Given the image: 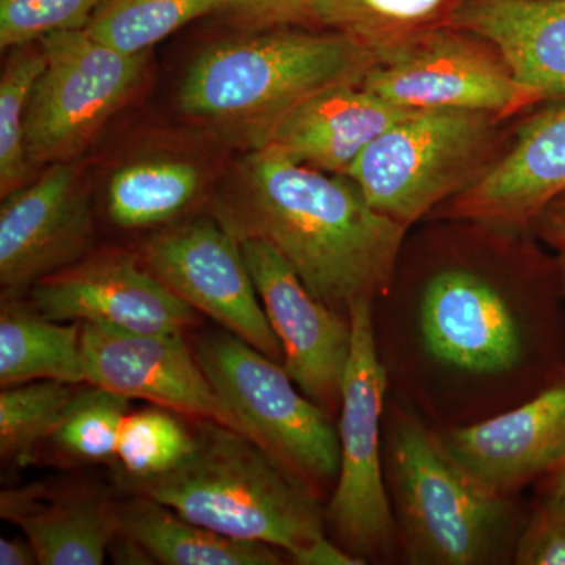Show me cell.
<instances>
[{
    "label": "cell",
    "mask_w": 565,
    "mask_h": 565,
    "mask_svg": "<svg viewBox=\"0 0 565 565\" xmlns=\"http://www.w3.org/2000/svg\"><path fill=\"white\" fill-rule=\"evenodd\" d=\"M371 319L388 396L434 430L503 414L565 374L559 270L523 230L419 223Z\"/></svg>",
    "instance_id": "6da1fadb"
},
{
    "label": "cell",
    "mask_w": 565,
    "mask_h": 565,
    "mask_svg": "<svg viewBox=\"0 0 565 565\" xmlns=\"http://www.w3.org/2000/svg\"><path fill=\"white\" fill-rule=\"evenodd\" d=\"M215 218L237 239L269 244L327 307L351 316L392 285L411 230L375 211L348 174L248 150L218 193Z\"/></svg>",
    "instance_id": "7a4b0ae2"
},
{
    "label": "cell",
    "mask_w": 565,
    "mask_h": 565,
    "mask_svg": "<svg viewBox=\"0 0 565 565\" xmlns=\"http://www.w3.org/2000/svg\"><path fill=\"white\" fill-rule=\"evenodd\" d=\"M382 457L399 564H514L531 501L476 484L411 408L386 397Z\"/></svg>",
    "instance_id": "3957f363"
},
{
    "label": "cell",
    "mask_w": 565,
    "mask_h": 565,
    "mask_svg": "<svg viewBox=\"0 0 565 565\" xmlns=\"http://www.w3.org/2000/svg\"><path fill=\"white\" fill-rule=\"evenodd\" d=\"M374 54L343 33L288 25L215 41L185 71L180 109L247 150L316 93L362 84Z\"/></svg>",
    "instance_id": "277c9868"
},
{
    "label": "cell",
    "mask_w": 565,
    "mask_h": 565,
    "mask_svg": "<svg viewBox=\"0 0 565 565\" xmlns=\"http://www.w3.org/2000/svg\"><path fill=\"white\" fill-rule=\"evenodd\" d=\"M132 493L215 533L292 556L326 537L321 498L248 435L200 419L195 448L174 470L125 479Z\"/></svg>",
    "instance_id": "5b68a950"
},
{
    "label": "cell",
    "mask_w": 565,
    "mask_h": 565,
    "mask_svg": "<svg viewBox=\"0 0 565 565\" xmlns=\"http://www.w3.org/2000/svg\"><path fill=\"white\" fill-rule=\"evenodd\" d=\"M519 118L459 109L418 111L377 137L348 177L375 211L415 228L497 166L514 140Z\"/></svg>",
    "instance_id": "8992f818"
},
{
    "label": "cell",
    "mask_w": 565,
    "mask_h": 565,
    "mask_svg": "<svg viewBox=\"0 0 565 565\" xmlns=\"http://www.w3.org/2000/svg\"><path fill=\"white\" fill-rule=\"evenodd\" d=\"M195 355L245 434L321 500L332 494L341 462L338 423L297 392L282 364L228 330L203 337Z\"/></svg>",
    "instance_id": "52a82bcc"
},
{
    "label": "cell",
    "mask_w": 565,
    "mask_h": 565,
    "mask_svg": "<svg viewBox=\"0 0 565 565\" xmlns=\"http://www.w3.org/2000/svg\"><path fill=\"white\" fill-rule=\"evenodd\" d=\"M373 302L351 307L352 351L338 415L341 462L326 509V530L363 564H399L396 526L384 478L382 418L388 382L375 349Z\"/></svg>",
    "instance_id": "ba28073f"
},
{
    "label": "cell",
    "mask_w": 565,
    "mask_h": 565,
    "mask_svg": "<svg viewBox=\"0 0 565 565\" xmlns=\"http://www.w3.org/2000/svg\"><path fill=\"white\" fill-rule=\"evenodd\" d=\"M44 68L25 111V151L33 169L73 162L139 87L147 54L132 55L87 29L40 40Z\"/></svg>",
    "instance_id": "9c48e42d"
},
{
    "label": "cell",
    "mask_w": 565,
    "mask_h": 565,
    "mask_svg": "<svg viewBox=\"0 0 565 565\" xmlns=\"http://www.w3.org/2000/svg\"><path fill=\"white\" fill-rule=\"evenodd\" d=\"M362 85L411 110H476L505 118L530 111L501 51L479 33L452 24L375 51Z\"/></svg>",
    "instance_id": "30bf717a"
},
{
    "label": "cell",
    "mask_w": 565,
    "mask_h": 565,
    "mask_svg": "<svg viewBox=\"0 0 565 565\" xmlns=\"http://www.w3.org/2000/svg\"><path fill=\"white\" fill-rule=\"evenodd\" d=\"M143 266L182 302L282 364L280 340L264 311L239 239L217 218L200 217L156 234L145 244Z\"/></svg>",
    "instance_id": "8fae6325"
},
{
    "label": "cell",
    "mask_w": 565,
    "mask_h": 565,
    "mask_svg": "<svg viewBox=\"0 0 565 565\" xmlns=\"http://www.w3.org/2000/svg\"><path fill=\"white\" fill-rule=\"evenodd\" d=\"M239 243L264 311L280 340L282 367L308 399L337 418L352 351L351 316L316 299L269 244Z\"/></svg>",
    "instance_id": "7c38bea8"
},
{
    "label": "cell",
    "mask_w": 565,
    "mask_h": 565,
    "mask_svg": "<svg viewBox=\"0 0 565 565\" xmlns=\"http://www.w3.org/2000/svg\"><path fill=\"white\" fill-rule=\"evenodd\" d=\"M0 285L20 297L44 278L76 266L95 243V217L73 162L47 166L2 199Z\"/></svg>",
    "instance_id": "4fadbf2b"
},
{
    "label": "cell",
    "mask_w": 565,
    "mask_h": 565,
    "mask_svg": "<svg viewBox=\"0 0 565 565\" xmlns=\"http://www.w3.org/2000/svg\"><path fill=\"white\" fill-rule=\"evenodd\" d=\"M182 333H139L107 323H82L85 382L245 434Z\"/></svg>",
    "instance_id": "5bb4252c"
},
{
    "label": "cell",
    "mask_w": 565,
    "mask_h": 565,
    "mask_svg": "<svg viewBox=\"0 0 565 565\" xmlns=\"http://www.w3.org/2000/svg\"><path fill=\"white\" fill-rule=\"evenodd\" d=\"M434 433L476 484L497 497H522L565 459V374L511 411Z\"/></svg>",
    "instance_id": "9a60e30c"
},
{
    "label": "cell",
    "mask_w": 565,
    "mask_h": 565,
    "mask_svg": "<svg viewBox=\"0 0 565 565\" xmlns=\"http://www.w3.org/2000/svg\"><path fill=\"white\" fill-rule=\"evenodd\" d=\"M32 303L57 322H96L129 332H184L195 311L174 296L134 256L117 253L44 278L31 289Z\"/></svg>",
    "instance_id": "2e32d148"
},
{
    "label": "cell",
    "mask_w": 565,
    "mask_h": 565,
    "mask_svg": "<svg viewBox=\"0 0 565 565\" xmlns=\"http://www.w3.org/2000/svg\"><path fill=\"white\" fill-rule=\"evenodd\" d=\"M564 192L565 103L542 104L520 115L514 140L497 166L427 221L456 218L531 232L535 217Z\"/></svg>",
    "instance_id": "e0dca14e"
},
{
    "label": "cell",
    "mask_w": 565,
    "mask_h": 565,
    "mask_svg": "<svg viewBox=\"0 0 565 565\" xmlns=\"http://www.w3.org/2000/svg\"><path fill=\"white\" fill-rule=\"evenodd\" d=\"M418 111L423 110L386 102L362 84L337 85L289 110L275 122L262 147L275 148L319 172L349 174L377 137Z\"/></svg>",
    "instance_id": "ac0fdd59"
},
{
    "label": "cell",
    "mask_w": 565,
    "mask_h": 565,
    "mask_svg": "<svg viewBox=\"0 0 565 565\" xmlns=\"http://www.w3.org/2000/svg\"><path fill=\"white\" fill-rule=\"evenodd\" d=\"M448 24L492 41L527 109L565 103V0H460Z\"/></svg>",
    "instance_id": "d6986e66"
},
{
    "label": "cell",
    "mask_w": 565,
    "mask_h": 565,
    "mask_svg": "<svg viewBox=\"0 0 565 565\" xmlns=\"http://www.w3.org/2000/svg\"><path fill=\"white\" fill-rule=\"evenodd\" d=\"M0 515L20 527L41 565H102L118 533L117 503L95 490L46 484L3 490Z\"/></svg>",
    "instance_id": "ffe728a7"
},
{
    "label": "cell",
    "mask_w": 565,
    "mask_h": 565,
    "mask_svg": "<svg viewBox=\"0 0 565 565\" xmlns=\"http://www.w3.org/2000/svg\"><path fill=\"white\" fill-rule=\"evenodd\" d=\"M118 533L139 542L154 563L166 565H278L281 550L228 537L189 522L143 494L117 504Z\"/></svg>",
    "instance_id": "44dd1931"
},
{
    "label": "cell",
    "mask_w": 565,
    "mask_h": 565,
    "mask_svg": "<svg viewBox=\"0 0 565 565\" xmlns=\"http://www.w3.org/2000/svg\"><path fill=\"white\" fill-rule=\"evenodd\" d=\"M33 381L85 382L82 323L44 318L18 297L3 296L0 310V384Z\"/></svg>",
    "instance_id": "7402d4cb"
},
{
    "label": "cell",
    "mask_w": 565,
    "mask_h": 565,
    "mask_svg": "<svg viewBox=\"0 0 565 565\" xmlns=\"http://www.w3.org/2000/svg\"><path fill=\"white\" fill-rule=\"evenodd\" d=\"M202 173L180 159H147L111 174L107 211L122 228H150L173 221L199 195Z\"/></svg>",
    "instance_id": "603a6c76"
},
{
    "label": "cell",
    "mask_w": 565,
    "mask_h": 565,
    "mask_svg": "<svg viewBox=\"0 0 565 565\" xmlns=\"http://www.w3.org/2000/svg\"><path fill=\"white\" fill-rule=\"evenodd\" d=\"M460 0H310L307 25L343 33L371 52L448 24Z\"/></svg>",
    "instance_id": "cb8c5ba5"
},
{
    "label": "cell",
    "mask_w": 565,
    "mask_h": 565,
    "mask_svg": "<svg viewBox=\"0 0 565 565\" xmlns=\"http://www.w3.org/2000/svg\"><path fill=\"white\" fill-rule=\"evenodd\" d=\"M222 3L223 0H107L87 31L128 54H147L189 22L218 13Z\"/></svg>",
    "instance_id": "d4e9b609"
},
{
    "label": "cell",
    "mask_w": 565,
    "mask_h": 565,
    "mask_svg": "<svg viewBox=\"0 0 565 565\" xmlns=\"http://www.w3.org/2000/svg\"><path fill=\"white\" fill-rule=\"evenodd\" d=\"M58 381H33L6 386L0 393V455L3 460L25 467L36 446L61 424L77 390Z\"/></svg>",
    "instance_id": "484cf974"
},
{
    "label": "cell",
    "mask_w": 565,
    "mask_h": 565,
    "mask_svg": "<svg viewBox=\"0 0 565 565\" xmlns=\"http://www.w3.org/2000/svg\"><path fill=\"white\" fill-rule=\"evenodd\" d=\"M39 43L9 51L0 76V195L2 199L33 180L25 151L24 122L33 85L44 68Z\"/></svg>",
    "instance_id": "4316f807"
},
{
    "label": "cell",
    "mask_w": 565,
    "mask_h": 565,
    "mask_svg": "<svg viewBox=\"0 0 565 565\" xmlns=\"http://www.w3.org/2000/svg\"><path fill=\"white\" fill-rule=\"evenodd\" d=\"M158 407L129 412L121 424L117 459L126 479L169 473L195 448V434L180 418Z\"/></svg>",
    "instance_id": "83f0119b"
},
{
    "label": "cell",
    "mask_w": 565,
    "mask_h": 565,
    "mask_svg": "<svg viewBox=\"0 0 565 565\" xmlns=\"http://www.w3.org/2000/svg\"><path fill=\"white\" fill-rule=\"evenodd\" d=\"M131 399L92 385L71 401L52 440L61 451L85 462H109L117 457L121 424Z\"/></svg>",
    "instance_id": "f1b7e54d"
},
{
    "label": "cell",
    "mask_w": 565,
    "mask_h": 565,
    "mask_svg": "<svg viewBox=\"0 0 565 565\" xmlns=\"http://www.w3.org/2000/svg\"><path fill=\"white\" fill-rule=\"evenodd\" d=\"M107 0H0V50L39 43L51 33L82 31Z\"/></svg>",
    "instance_id": "f546056e"
},
{
    "label": "cell",
    "mask_w": 565,
    "mask_h": 565,
    "mask_svg": "<svg viewBox=\"0 0 565 565\" xmlns=\"http://www.w3.org/2000/svg\"><path fill=\"white\" fill-rule=\"evenodd\" d=\"M514 565H565V498L535 494Z\"/></svg>",
    "instance_id": "4dcf8cb0"
},
{
    "label": "cell",
    "mask_w": 565,
    "mask_h": 565,
    "mask_svg": "<svg viewBox=\"0 0 565 565\" xmlns=\"http://www.w3.org/2000/svg\"><path fill=\"white\" fill-rule=\"evenodd\" d=\"M310 0H223V14L245 32L307 25Z\"/></svg>",
    "instance_id": "1f68e13d"
},
{
    "label": "cell",
    "mask_w": 565,
    "mask_h": 565,
    "mask_svg": "<svg viewBox=\"0 0 565 565\" xmlns=\"http://www.w3.org/2000/svg\"><path fill=\"white\" fill-rule=\"evenodd\" d=\"M531 233L555 258L565 294V192L546 204L531 225Z\"/></svg>",
    "instance_id": "d6a6232c"
},
{
    "label": "cell",
    "mask_w": 565,
    "mask_h": 565,
    "mask_svg": "<svg viewBox=\"0 0 565 565\" xmlns=\"http://www.w3.org/2000/svg\"><path fill=\"white\" fill-rule=\"evenodd\" d=\"M289 559L297 565H364L363 561L353 557L327 535L310 548L289 556Z\"/></svg>",
    "instance_id": "836d02e7"
},
{
    "label": "cell",
    "mask_w": 565,
    "mask_h": 565,
    "mask_svg": "<svg viewBox=\"0 0 565 565\" xmlns=\"http://www.w3.org/2000/svg\"><path fill=\"white\" fill-rule=\"evenodd\" d=\"M109 553L115 564L121 565H150L156 564L150 553L131 537L120 533L110 542Z\"/></svg>",
    "instance_id": "e575fe53"
},
{
    "label": "cell",
    "mask_w": 565,
    "mask_h": 565,
    "mask_svg": "<svg viewBox=\"0 0 565 565\" xmlns=\"http://www.w3.org/2000/svg\"><path fill=\"white\" fill-rule=\"evenodd\" d=\"M40 564L29 539H0V565Z\"/></svg>",
    "instance_id": "d590c367"
},
{
    "label": "cell",
    "mask_w": 565,
    "mask_h": 565,
    "mask_svg": "<svg viewBox=\"0 0 565 565\" xmlns=\"http://www.w3.org/2000/svg\"><path fill=\"white\" fill-rule=\"evenodd\" d=\"M535 494H553L565 498V459L535 484Z\"/></svg>",
    "instance_id": "8d00e7d4"
}]
</instances>
